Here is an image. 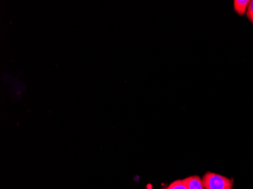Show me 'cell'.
I'll list each match as a JSON object with an SVG mask.
<instances>
[{"instance_id": "cell-1", "label": "cell", "mask_w": 253, "mask_h": 189, "mask_svg": "<svg viewBox=\"0 0 253 189\" xmlns=\"http://www.w3.org/2000/svg\"><path fill=\"white\" fill-rule=\"evenodd\" d=\"M205 189H233L234 180L226 176L207 172L203 178Z\"/></svg>"}, {"instance_id": "cell-2", "label": "cell", "mask_w": 253, "mask_h": 189, "mask_svg": "<svg viewBox=\"0 0 253 189\" xmlns=\"http://www.w3.org/2000/svg\"><path fill=\"white\" fill-rule=\"evenodd\" d=\"M187 189H205L203 180L198 176H189L183 180Z\"/></svg>"}, {"instance_id": "cell-3", "label": "cell", "mask_w": 253, "mask_h": 189, "mask_svg": "<svg viewBox=\"0 0 253 189\" xmlns=\"http://www.w3.org/2000/svg\"><path fill=\"white\" fill-rule=\"evenodd\" d=\"M250 2L249 0H235L234 2V8L236 13L240 16L246 15Z\"/></svg>"}, {"instance_id": "cell-4", "label": "cell", "mask_w": 253, "mask_h": 189, "mask_svg": "<svg viewBox=\"0 0 253 189\" xmlns=\"http://www.w3.org/2000/svg\"><path fill=\"white\" fill-rule=\"evenodd\" d=\"M166 189H187V186L183 180H178L170 183Z\"/></svg>"}, {"instance_id": "cell-5", "label": "cell", "mask_w": 253, "mask_h": 189, "mask_svg": "<svg viewBox=\"0 0 253 189\" xmlns=\"http://www.w3.org/2000/svg\"><path fill=\"white\" fill-rule=\"evenodd\" d=\"M247 18L250 20L251 22L253 21V1H250V5L248 6V9H247Z\"/></svg>"}, {"instance_id": "cell-6", "label": "cell", "mask_w": 253, "mask_h": 189, "mask_svg": "<svg viewBox=\"0 0 253 189\" xmlns=\"http://www.w3.org/2000/svg\"><path fill=\"white\" fill-rule=\"evenodd\" d=\"M252 24H253V22H252Z\"/></svg>"}, {"instance_id": "cell-7", "label": "cell", "mask_w": 253, "mask_h": 189, "mask_svg": "<svg viewBox=\"0 0 253 189\" xmlns=\"http://www.w3.org/2000/svg\"></svg>"}]
</instances>
